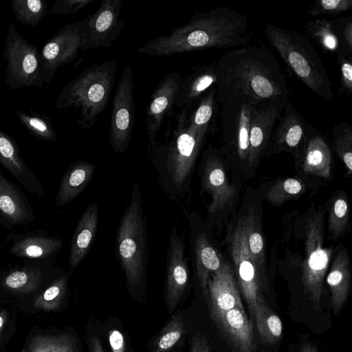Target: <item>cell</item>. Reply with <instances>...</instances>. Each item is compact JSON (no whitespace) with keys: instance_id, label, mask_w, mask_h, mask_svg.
<instances>
[{"instance_id":"1","label":"cell","mask_w":352,"mask_h":352,"mask_svg":"<svg viewBox=\"0 0 352 352\" xmlns=\"http://www.w3.org/2000/svg\"><path fill=\"white\" fill-rule=\"evenodd\" d=\"M216 63L217 98L241 97L257 106L288 101L285 76L263 43L228 51Z\"/></svg>"},{"instance_id":"2","label":"cell","mask_w":352,"mask_h":352,"mask_svg":"<svg viewBox=\"0 0 352 352\" xmlns=\"http://www.w3.org/2000/svg\"><path fill=\"white\" fill-rule=\"evenodd\" d=\"M249 28L246 14L226 6H219L195 14L186 25L173 28L168 34L150 40L138 52L159 57L245 45L250 40Z\"/></svg>"},{"instance_id":"3","label":"cell","mask_w":352,"mask_h":352,"mask_svg":"<svg viewBox=\"0 0 352 352\" xmlns=\"http://www.w3.org/2000/svg\"><path fill=\"white\" fill-rule=\"evenodd\" d=\"M206 138V135L189 126L187 113L181 111L173 129L166 131L164 140L148 144L152 163L171 199L182 197L188 190L193 167Z\"/></svg>"},{"instance_id":"4","label":"cell","mask_w":352,"mask_h":352,"mask_svg":"<svg viewBox=\"0 0 352 352\" xmlns=\"http://www.w3.org/2000/svg\"><path fill=\"white\" fill-rule=\"evenodd\" d=\"M263 33L291 76L319 97L327 101L332 100L333 84L319 54L306 36L272 24L266 25Z\"/></svg>"},{"instance_id":"5","label":"cell","mask_w":352,"mask_h":352,"mask_svg":"<svg viewBox=\"0 0 352 352\" xmlns=\"http://www.w3.org/2000/svg\"><path fill=\"white\" fill-rule=\"evenodd\" d=\"M116 72L113 59L85 68L63 87L54 101L55 108L75 107L79 111L77 126L82 129L91 128L108 104Z\"/></svg>"},{"instance_id":"6","label":"cell","mask_w":352,"mask_h":352,"mask_svg":"<svg viewBox=\"0 0 352 352\" xmlns=\"http://www.w3.org/2000/svg\"><path fill=\"white\" fill-rule=\"evenodd\" d=\"M146 230L140 186L135 181L130 202L120 219L116 235L118 256L129 288L138 287L146 272Z\"/></svg>"},{"instance_id":"7","label":"cell","mask_w":352,"mask_h":352,"mask_svg":"<svg viewBox=\"0 0 352 352\" xmlns=\"http://www.w3.org/2000/svg\"><path fill=\"white\" fill-rule=\"evenodd\" d=\"M2 58L6 63L5 83L10 89L43 88L45 82L41 72L40 52L11 23L8 25Z\"/></svg>"},{"instance_id":"8","label":"cell","mask_w":352,"mask_h":352,"mask_svg":"<svg viewBox=\"0 0 352 352\" xmlns=\"http://www.w3.org/2000/svg\"><path fill=\"white\" fill-rule=\"evenodd\" d=\"M323 217L318 212L305 226L306 256L301 276L305 292L316 310L320 307L323 280L333 251L332 247H323Z\"/></svg>"},{"instance_id":"9","label":"cell","mask_w":352,"mask_h":352,"mask_svg":"<svg viewBox=\"0 0 352 352\" xmlns=\"http://www.w3.org/2000/svg\"><path fill=\"white\" fill-rule=\"evenodd\" d=\"M229 245L236 283L253 318L256 305L265 301L267 280L266 274L261 270L248 251L243 217L232 233Z\"/></svg>"},{"instance_id":"10","label":"cell","mask_w":352,"mask_h":352,"mask_svg":"<svg viewBox=\"0 0 352 352\" xmlns=\"http://www.w3.org/2000/svg\"><path fill=\"white\" fill-rule=\"evenodd\" d=\"M217 99V126L225 143L241 162H247L251 122L257 105L241 97Z\"/></svg>"},{"instance_id":"11","label":"cell","mask_w":352,"mask_h":352,"mask_svg":"<svg viewBox=\"0 0 352 352\" xmlns=\"http://www.w3.org/2000/svg\"><path fill=\"white\" fill-rule=\"evenodd\" d=\"M85 22L70 23L60 28L42 47L41 66L45 83H50L57 70L70 63L85 51Z\"/></svg>"},{"instance_id":"12","label":"cell","mask_w":352,"mask_h":352,"mask_svg":"<svg viewBox=\"0 0 352 352\" xmlns=\"http://www.w3.org/2000/svg\"><path fill=\"white\" fill-rule=\"evenodd\" d=\"M135 119L133 74L131 67L126 65L122 72L114 91L110 120V144L116 153H123L127 149L133 131Z\"/></svg>"},{"instance_id":"13","label":"cell","mask_w":352,"mask_h":352,"mask_svg":"<svg viewBox=\"0 0 352 352\" xmlns=\"http://www.w3.org/2000/svg\"><path fill=\"white\" fill-rule=\"evenodd\" d=\"M122 1L104 0L98 9L85 20V51L108 47L122 34L126 22L120 16Z\"/></svg>"},{"instance_id":"14","label":"cell","mask_w":352,"mask_h":352,"mask_svg":"<svg viewBox=\"0 0 352 352\" xmlns=\"http://www.w3.org/2000/svg\"><path fill=\"white\" fill-rule=\"evenodd\" d=\"M307 36L326 52L352 55V16L316 19L305 25Z\"/></svg>"},{"instance_id":"15","label":"cell","mask_w":352,"mask_h":352,"mask_svg":"<svg viewBox=\"0 0 352 352\" xmlns=\"http://www.w3.org/2000/svg\"><path fill=\"white\" fill-rule=\"evenodd\" d=\"M189 269L185 256V244L177 229L173 227L170 234L166 255V302L173 311L187 287Z\"/></svg>"},{"instance_id":"16","label":"cell","mask_w":352,"mask_h":352,"mask_svg":"<svg viewBox=\"0 0 352 352\" xmlns=\"http://www.w3.org/2000/svg\"><path fill=\"white\" fill-rule=\"evenodd\" d=\"M211 317L232 352H256L252 322L245 309L234 308Z\"/></svg>"},{"instance_id":"17","label":"cell","mask_w":352,"mask_h":352,"mask_svg":"<svg viewBox=\"0 0 352 352\" xmlns=\"http://www.w3.org/2000/svg\"><path fill=\"white\" fill-rule=\"evenodd\" d=\"M182 76L178 72L164 75L156 86L146 111V129L148 144H153L165 116L175 106Z\"/></svg>"},{"instance_id":"18","label":"cell","mask_w":352,"mask_h":352,"mask_svg":"<svg viewBox=\"0 0 352 352\" xmlns=\"http://www.w3.org/2000/svg\"><path fill=\"white\" fill-rule=\"evenodd\" d=\"M6 242L11 243L9 252L12 256L29 260L52 261L63 246L62 239L43 230L11 232Z\"/></svg>"},{"instance_id":"19","label":"cell","mask_w":352,"mask_h":352,"mask_svg":"<svg viewBox=\"0 0 352 352\" xmlns=\"http://www.w3.org/2000/svg\"><path fill=\"white\" fill-rule=\"evenodd\" d=\"M271 138L274 151L298 152L305 148L311 127L288 100L285 105Z\"/></svg>"},{"instance_id":"20","label":"cell","mask_w":352,"mask_h":352,"mask_svg":"<svg viewBox=\"0 0 352 352\" xmlns=\"http://www.w3.org/2000/svg\"><path fill=\"white\" fill-rule=\"evenodd\" d=\"M201 185L211 196L208 208L210 213L221 210L234 197L235 190L228 182L223 162L212 151H208L204 160Z\"/></svg>"},{"instance_id":"21","label":"cell","mask_w":352,"mask_h":352,"mask_svg":"<svg viewBox=\"0 0 352 352\" xmlns=\"http://www.w3.org/2000/svg\"><path fill=\"white\" fill-rule=\"evenodd\" d=\"M206 296L210 316L234 308L244 309L233 268L226 262L210 275Z\"/></svg>"},{"instance_id":"22","label":"cell","mask_w":352,"mask_h":352,"mask_svg":"<svg viewBox=\"0 0 352 352\" xmlns=\"http://www.w3.org/2000/svg\"><path fill=\"white\" fill-rule=\"evenodd\" d=\"M34 211L23 191L0 173V223L7 229L33 222Z\"/></svg>"},{"instance_id":"23","label":"cell","mask_w":352,"mask_h":352,"mask_svg":"<svg viewBox=\"0 0 352 352\" xmlns=\"http://www.w3.org/2000/svg\"><path fill=\"white\" fill-rule=\"evenodd\" d=\"M285 105L269 104L256 107L250 131V146L247 164L255 165L270 142L275 125Z\"/></svg>"},{"instance_id":"24","label":"cell","mask_w":352,"mask_h":352,"mask_svg":"<svg viewBox=\"0 0 352 352\" xmlns=\"http://www.w3.org/2000/svg\"><path fill=\"white\" fill-rule=\"evenodd\" d=\"M0 163L29 192L39 198L45 195L43 184L20 155L16 142L1 129Z\"/></svg>"},{"instance_id":"25","label":"cell","mask_w":352,"mask_h":352,"mask_svg":"<svg viewBox=\"0 0 352 352\" xmlns=\"http://www.w3.org/2000/svg\"><path fill=\"white\" fill-rule=\"evenodd\" d=\"M56 271L52 261L25 259L21 265H10L6 270L0 271V281L10 290H29L38 287Z\"/></svg>"},{"instance_id":"26","label":"cell","mask_w":352,"mask_h":352,"mask_svg":"<svg viewBox=\"0 0 352 352\" xmlns=\"http://www.w3.org/2000/svg\"><path fill=\"white\" fill-rule=\"evenodd\" d=\"M217 63L201 65L182 79L175 106L187 112L209 90L216 87Z\"/></svg>"},{"instance_id":"27","label":"cell","mask_w":352,"mask_h":352,"mask_svg":"<svg viewBox=\"0 0 352 352\" xmlns=\"http://www.w3.org/2000/svg\"><path fill=\"white\" fill-rule=\"evenodd\" d=\"M98 212L97 204H89L77 223L69 254L70 273L84 259L91 247L97 232Z\"/></svg>"},{"instance_id":"28","label":"cell","mask_w":352,"mask_h":352,"mask_svg":"<svg viewBox=\"0 0 352 352\" xmlns=\"http://www.w3.org/2000/svg\"><path fill=\"white\" fill-rule=\"evenodd\" d=\"M191 244L197 277L204 294L206 295L210 275L221 267L223 261L204 232L192 230Z\"/></svg>"},{"instance_id":"29","label":"cell","mask_w":352,"mask_h":352,"mask_svg":"<svg viewBox=\"0 0 352 352\" xmlns=\"http://www.w3.org/2000/svg\"><path fill=\"white\" fill-rule=\"evenodd\" d=\"M332 155L324 138L312 126L303 151L305 173L329 179L331 177Z\"/></svg>"},{"instance_id":"30","label":"cell","mask_w":352,"mask_h":352,"mask_svg":"<svg viewBox=\"0 0 352 352\" xmlns=\"http://www.w3.org/2000/svg\"><path fill=\"white\" fill-rule=\"evenodd\" d=\"M350 263L347 249L336 254L327 276L331 294V306L334 315H338L347 299L350 288Z\"/></svg>"},{"instance_id":"31","label":"cell","mask_w":352,"mask_h":352,"mask_svg":"<svg viewBox=\"0 0 352 352\" xmlns=\"http://www.w3.org/2000/svg\"><path fill=\"white\" fill-rule=\"evenodd\" d=\"M92 163L78 160L72 164L62 177L55 198L57 207H62L71 202L86 188L95 172Z\"/></svg>"},{"instance_id":"32","label":"cell","mask_w":352,"mask_h":352,"mask_svg":"<svg viewBox=\"0 0 352 352\" xmlns=\"http://www.w3.org/2000/svg\"><path fill=\"white\" fill-rule=\"evenodd\" d=\"M218 102L216 87L209 90L186 113L190 127L208 135L217 127Z\"/></svg>"},{"instance_id":"33","label":"cell","mask_w":352,"mask_h":352,"mask_svg":"<svg viewBox=\"0 0 352 352\" xmlns=\"http://www.w3.org/2000/svg\"><path fill=\"white\" fill-rule=\"evenodd\" d=\"M253 319L256 322L260 338L264 343L274 344L281 338L282 321L265 301L256 305Z\"/></svg>"},{"instance_id":"34","label":"cell","mask_w":352,"mask_h":352,"mask_svg":"<svg viewBox=\"0 0 352 352\" xmlns=\"http://www.w3.org/2000/svg\"><path fill=\"white\" fill-rule=\"evenodd\" d=\"M243 218L248 251L261 270L265 273V243L258 215L250 208Z\"/></svg>"},{"instance_id":"35","label":"cell","mask_w":352,"mask_h":352,"mask_svg":"<svg viewBox=\"0 0 352 352\" xmlns=\"http://www.w3.org/2000/svg\"><path fill=\"white\" fill-rule=\"evenodd\" d=\"M15 114L25 130L35 138L47 142H55L57 140L56 131L47 116L36 113L32 108L30 114L23 110H18Z\"/></svg>"},{"instance_id":"36","label":"cell","mask_w":352,"mask_h":352,"mask_svg":"<svg viewBox=\"0 0 352 352\" xmlns=\"http://www.w3.org/2000/svg\"><path fill=\"white\" fill-rule=\"evenodd\" d=\"M10 7L19 23L33 27L37 26L49 13L45 0H12Z\"/></svg>"},{"instance_id":"37","label":"cell","mask_w":352,"mask_h":352,"mask_svg":"<svg viewBox=\"0 0 352 352\" xmlns=\"http://www.w3.org/2000/svg\"><path fill=\"white\" fill-rule=\"evenodd\" d=\"M331 134L336 152L350 175L352 172V126L344 122L335 123Z\"/></svg>"},{"instance_id":"38","label":"cell","mask_w":352,"mask_h":352,"mask_svg":"<svg viewBox=\"0 0 352 352\" xmlns=\"http://www.w3.org/2000/svg\"><path fill=\"white\" fill-rule=\"evenodd\" d=\"M184 322L180 316H174L164 327L154 342L155 352L170 351L182 337Z\"/></svg>"},{"instance_id":"39","label":"cell","mask_w":352,"mask_h":352,"mask_svg":"<svg viewBox=\"0 0 352 352\" xmlns=\"http://www.w3.org/2000/svg\"><path fill=\"white\" fill-rule=\"evenodd\" d=\"M349 220V208L346 199L343 197L336 198L330 209L329 230L335 238L341 237L346 231Z\"/></svg>"},{"instance_id":"40","label":"cell","mask_w":352,"mask_h":352,"mask_svg":"<svg viewBox=\"0 0 352 352\" xmlns=\"http://www.w3.org/2000/svg\"><path fill=\"white\" fill-rule=\"evenodd\" d=\"M303 184L298 179L287 178L273 185L266 192L268 201L281 204L285 201L300 195L304 190Z\"/></svg>"},{"instance_id":"41","label":"cell","mask_w":352,"mask_h":352,"mask_svg":"<svg viewBox=\"0 0 352 352\" xmlns=\"http://www.w3.org/2000/svg\"><path fill=\"white\" fill-rule=\"evenodd\" d=\"M30 352H78L74 340L62 335L38 338L30 346Z\"/></svg>"},{"instance_id":"42","label":"cell","mask_w":352,"mask_h":352,"mask_svg":"<svg viewBox=\"0 0 352 352\" xmlns=\"http://www.w3.org/2000/svg\"><path fill=\"white\" fill-rule=\"evenodd\" d=\"M352 8V0H316L307 9V13L336 16Z\"/></svg>"},{"instance_id":"43","label":"cell","mask_w":352,"mask_h":352,"mask_svg":"<svg viewBox=\"0 0 352 352\" xmlns=\"http://www.w3.org/2000/svg\"><path fill=\"white\" fill-rule=\"evenodd\" d=\"M341 74L339 94L350 96L352 93V59L351 55L337 56Z\"/></svg>"},{"instance_id":"44","label":"cell","mask_w":352,"mask_h":352,"mask_svg":"<svg viewBox=\"0 0 352 352\" xmlns=\"http://www.w3.org/2000/svg\"><path fill=\"white\" fill-rule=\"evenodd\" d=\"M92 2H94V0H57L51 8L48 14H62L68 15L75 14Z\"/></svg>"},{"instance_id":"45","label":"cell","mask_w":352,"mask_h":352,"mask_svg":"<svg viewBox=\"0 0 352 352\" xmlns=\"http://www.w3.org/2000/svg\"><path fill=\"white\" fill-rule=\"evenodd\" d=\"M109 342L112 352H125V342L122 333L112 329L109 333Z\"/></svg>"},{"instance_id":"46","label":"cell","mask_w":352,"mask_h":352,"mask_svg":"<svg viewBox=\"0 0 352 352\" xmlns=\"http://www.w3.org/2000/svg\"><path fill=\"white\" fill-rule=\"evenodd\" d=\"M190 352H210V345L204 335H197L192 338Z\"/></svg>"},{"instance_id":"47","label":"cell","mask_w":352,"mask_h":352,"mask_svg":"<svg viewBox=\"0 0 352 352\" xmlns=\"http://www.w3.org/2000/svg\"><path fill=\"white\" fill-rule=\"evenodd\" d=\"M89 352H104L102 345L100 340L95 336L89 340Z\"/></svg>"},{"instance_id":"48","label":"cell","mask_w":352,"mask_h":352,"mask_svg":"<svg viewBox=\"0 0 352 352\" xmlns=\"http://www.w3.org/2000/svg\"><path fill=\"white\" fill-rule=\"evenodd\" d=\"M300 352H318V351H316L315 347H314L313 346H311L310 344H305L301 348Z\"/></svg>"},{"instance_id":"49","label":"cell","mask_w":352,"mask_h":352,"mask_svg":"<svg viewBox=\"0 0 352 352\" xmlns=\"http://www.w3.org/2000/svg\"><path fill=\"white\" fill-rule=\"evenodd\" d=\"M3 324V318L1 316H0V328L2 327Z\"/></svg>"},{"instance_id":"50","label":"cell","mask_w":352,"mask_h":352,"mask_svg":"<svg viewBox=\"0 0 352 352\" xmlns=\"http://www.w3.org/2000/svg\"><path fill=\"white\" fill-rule=\"evenodd\" d=\"M3 248V244L1 243L0 244V255H1V252H2Z\"/></svg>"},{"instance_id":"51","label":"cell","mask_w":352,"mask_h":352,"mask_svg":"<svg viewBox=\"0 0 352 352\" xmlns=\"http://www.w3.org/2000/svg\"><path fill=\"white\" fill-rule=\"evenodd\" d=\"M1 3H2V1H1V0H0V9H1Z\"/></svg>"}]
</instances>
